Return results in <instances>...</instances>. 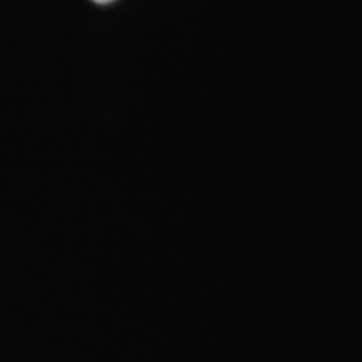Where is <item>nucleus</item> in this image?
Listing matches in <instances>:
<instances>
[{
  "instance_id": "1",
  "label": "nucleus",
  "mask_w": 362,
  "mask_h": 362,
  "mask_svg": "<svg viewBox=\"0 0 362 362\" xmlns=\"http://www.w3.org/2000/svg\"><path fill=\"white\" fill-rule=\"evenodd\" d=\"M95 2H101V4H107V2H111V0H95Z\"/></svg>"
}]
</instances>
